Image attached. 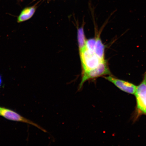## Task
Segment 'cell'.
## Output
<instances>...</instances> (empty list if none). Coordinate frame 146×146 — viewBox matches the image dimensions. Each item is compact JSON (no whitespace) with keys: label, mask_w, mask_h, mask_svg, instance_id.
<instances>
[{"label":"cell","mask_w":146,"mask_h":146,"mask_svg":"<svg viewBox=\"0 0 146 146\" xmlns=\"http://www.w3.org/2000/svg\"><path fill=\"white\" fill-rule=\"evenodd\" d=\"M34 1H35V0H34Z\"/></svg>","instance_id":"obj_11"},{"label":"cell","mask_w":146,"mask_h":146,"mask_svg":"<svg viewBox=\"0 0 146 146\" xmlns=\"http://www.w3.org/2000/svg\"><path fill=\"white\" fill-rule=\"evenodd\" d=\"M1 78H0V85H1Z\"/></svg>","instance_id":"obj_10"},{"label":"cell","mask_w":146,"mask_h":146,"mask_svg":"<svg viewBox=\"0 0 146 146\" xmlns=\"http://www.w3.org/2000/svg\"><path fill=\"white\" fill-rule=\"evenodd\" d=\"M111 72L106 60L102 61L97 67L91 70L82 72V79L78 90L83 87L84 84L88 80L95 79L101 76L111 75Z\"/></svg>","instance_id":"obj_1"},{"label":"cell","mask_w":146,"mask_h":146,"mask_svg":"<svg viewBox=\"0 0 146 146\" xmlns=\"http://www.w3.org/2000/svg\"><path fill=\"white\" fill-rule=\"evenodd\" d=\"M0 115L7 119L28 123L34 126L38 129H41V130L45 131L44 129L37 124L31 121L30 120L23 117V116L11 110L4 108L0 107Z\"/></svg>","instance_id":"obj_4"},{"label":"cell","mask_w":146,"mask_h":146,"mask_svg":"<svg viewBox=\"0 0 146 146\" xmlns=\"http://www.w3.org/2000/svg\"><path fill=\"white\" fill-rule=\"evenodd\" d=\"M135 94L136 101L135 117L137 119L142 115H146V71L143 80L137 86Z\"/></svg>","instance_id":"obj_2"},{"label":"cell","mask_w":146,"mask_h":146,"mask_svg":"<svg viewBox=\"0 0 146 146\" xmlns=\"http://www.w3.org/2000/svg\"><path fill=\"white\" fill-rule=\"evenodd\" d=\"M77 38L80 54L86 49L87 39L86 38L83 27L78 29L77 32Z\"/></svg>","instance_id":"obj_8"},{"label":"cell","mask_w":146,"mask_h":146,"mask_svg":"<svg viewBox=\"0 0 146 146\" xmlns=\"http://www.w3.org/2000/svg\"><path fill=\"white\" fill-rule=\"evenodd\" d=\"M36 5L27 7L21 11L17 17V22L21 23L31 19L36 12Z\"/></svg>","instance_id":"obj_6"},{"label":"cell","mask_w":146,"mask_h":146,"mask_svg":"<svg viewBox=\"0 0 146 146\" xmlns=\"http://www.w3.org/2000/svg\"><path fill=\"white\" fill-rule=\"evenodd\" d=\"M96 42V38L87 40L86 48L91 52H94Z\"/></svg>","instance_id":"obj_9"},{"label":"cell","mask_w":146,"mask_h":146,"mask_svg":"<svg viewBox=\"0 0 146 146\" xmlns=\"http://www.w3.org/2000/svg\"><path fill=\"white\" fill-rule=\"evenodd\" d=\"M81 60L82 72L91 70L97 67L102 61L94 52L86 48L80 54Z\"/></svg>","instance_id":"obj_3"},{"label":"cell","mask_w":146,"mask_h":146,"mask_svg":"<svg viewBox=\"0 0 146 146\" xmlns=\"http://www.w3.org/2000/svg\"><path fill=\"white\" fill-rule=\"evenodd\" d=\"M105 46L102 42L100 36L96 38V42L95 45L94 52L96 55L102 60H105Z\"/></svg>","instance_id":"obj_7"},{"label":"cell","mask_w":146,"mask_h":146,"mask_svg":"<svg viewBox=\"0 0 146 146\" xmlns=\"http://www.w3.org/2000/svg\"><path fill=\"white\" fill-rule=\"evenodd\" d=\"M104 78L123 92L131 94H135L136 92L137 86L133 83L118 79L111 75L104 76Z\"/></svg>","instance_id":"obj_5"}]
</instances>
